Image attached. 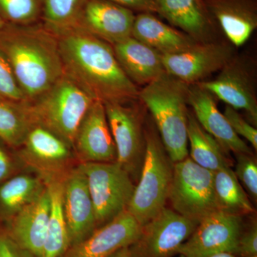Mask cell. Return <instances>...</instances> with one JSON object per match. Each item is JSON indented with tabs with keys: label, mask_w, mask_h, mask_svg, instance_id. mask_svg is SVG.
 <instances>
[{
	"label": "cell",
	"mask_w": 257,
	"mask_h": 257,
	"mask_svg": "<svg viewBox=\"0 0 257 257\" xmlns=\"http://www.w3.org/2000/svg\"><path fill=\"white\" fill-rule=\"evenodd\" d=\"M187 133L190 143V158L198 165L213 172L232 166L229 153L202 128L191 111Z\"/></svg>",
	"instance_id": "25"
},
{
	"label": "cell",
	"mask_w": 257,
	"mask_h": 257,
	"mask_svg": "<svg viewBox=\"0 0 257 257\" xmlns=\"http://www.w3.org/2000/svg\"><path fill=\"white\" fill-rule=\"evenodd\" d=\"M236 160L234 171L236 178L247 194L250 200L257 202V162L253 154H235Z\"/></svg>",
	"instance_id": "31"
},
{
	"label": "cell",
	"mask_w": 257,
	"mask_h": 257,
	"mask_svg": "<svg viewBox=\"0 0 257 257\" xmlns=\"http://www.w3.org/2000/svg\"><path fill=\"white\" fill-rule=\"evenodd\" d=\"M87 179L98 228L127 209L136 184L117 163H79Z\"/></svg>",
	"instance_id": "8"
},
{
	"label": "cell",
	"mask_w": 257,
	"mask_h": 257,
	"mask_svg": "<svg viewBox=\"0 0 257 257\" xmlns=\"http://www.w3.org/2000/svg\"><path fill=\"white\" fill-rule=\"evenodd\" d=\"M180 257H184L183 256H180ZM204 257H236L234 254L231 253H214V254L209 255V256Z\"/></svg>",
	"instance_id": "39"
},
{
	"label": "cell",
	"mask_w": 257,
	"mask_h": 257,
	"mask_svg": "<svg viewBox=\"0 0 257 257\" xmlns=\"http://www.w3.org/2000/svg\"><path fill=\"white\" fill-rule=\"evenodd\" d=\"M73 150L79 163L116 162V150L102 101L95 100L83 118Z\"/></svg>",
	"instance_id": "14"
},
{
	"label": "cell",
	"mask_w": 257,
	"mask_h": 257,
	"mask_svg": "<svg viewBox=\"0 0 257 257\" xmlns=\"http://www.w3.org/2000/svg\"><path fill=\"white\" fill-rule=\"evenodd\" d=\"M0 257H32L0 229Z\"/></svg>",
	"instance_id": "36"
},
{
	"label": "cell",
	"mask_w": 257,
	"mask_h": 257,
	"mask_svg": "<svg viewBox=\"0 0 257 257\" xmlns=\"http://www.w3.org/2000/svg\"><path fill=\"white\" fill-rule=\"evenodd\" d=\"M64 179L46 182L50 196V219L39 257H61L69 248L68 231L63 210Z\"/></svg>",
	"instance_id": "26"
},
{
	"label": "cell",
	"mask_w": 257,
	"mask_h": 257,
	"mask_svg": "<svg viewBox=\"0 0 257 257\" xmlns=\"http://www.w3.org/2000/svg\"><path fill=\"white\" fill-rule=\"evenodd\" d=\"M43 0H0V16L8 25L30 26L42 18Z\"/></svg>",
	"instance_id": "30"
},
{
	"label": "cell",
	"mask_w": 257,
	"mask_h": 257,
	"mask_svg": "<svg viewBox=\"0 0 257 257\" xmlns=\"http://www.w3.org/2000/svg\"><path fill=\"white\" fill-rule=\"evenodd\" d=\"M197 84L217 100L242 111L248 122L256 127L257 62L253 56L236 52L215 78Z\"/></svg>",
	"instance_id": "10"
},
{
	"label": "cell",
	"mask_w": 257,
	"mask_h": 257,
	"mask_svg": "<svg viewBox=\"0 0 257 257\" xmlns=\"http://www.w3.org/2000/svg\"><path fill=\"white\" fill-rule=\"evenodd\" d=\"M109 257H131L130 246L120 248V249L115 251Z\"/></svg>",
	"instance_id": "38"
},
{
	"label": "cell",
	"mask_w": 257,
	"mask_h": 257,
	"mask_svg": "<svg viewBox=\"0 0 257 257\" xmlns=\"http://www.w3.org/2000/svg\"><path fill=\"white\" fill-rule=\"evenodd\" d=\"M225 118L235 133L239 137H242L251 144L255 150H257V130L256 126L250 124L247 120L239 114V111L230 106H225Z\"/></svg>",
	"instance_id": "33"
},
{
	"label": "cell",
	"mask_w": 257,
	"mask_h": 257,
	"mask_svg": "<svg viewBox=\"0 0 257 257\" xmlns=\"http://www.w3.org/2000/svg\"><path fill=\"white\" fill-rule=\"evenodd\" d=\"M0 49L28 102L43 94L64 74L57 37L43 25H7L0 30Z\"/></svg>",
	"instance_id": "2"
},
{
	"label": "cell",
	"mask_w": 257,
	"mask_h": 257,
	"mask_svg": "<svg viewBox=\"0 0 257 257\" xmlns=\"http://www.w3.org/2000/svg\"><path fill=\"white\" fill-rule=\"evenodd\" d=\"M225 40L237 49L257 28V0H203Z\"/></svg>",
	"instance_id": "21"
},
{
	"label": "cell",
	"mask_w": 257,
	"mask_h": 257,
	"mask_svg": "<svg viewBox=\"0 0 257 257\" xmlns=\"http://www.w3.org/2000/svg\"><path fill=\"white\" fill-rule=\"evenodd\" d=\"M87 0H43V27L56 37L78 28Z\"/></svg>",
	"instance_id": "29"
},
{
	"label": "cell",
	"mask_w": 257,
	"mask_h": 257,
	"mask_svg": "<svg viewBox=\"0 0 257 257\" xmlns=\"http://www.w3.org/2000/svg\"><path fill=\"white\" fill-rule=\"evenodd\" d=\"M35 124L28 101L0 98V140L7 146L14 150L21 147Z\"/></svg>",
	"instance_id": "28"
},
{
	"label": "cell",
	"mask_w": 257,
	"mask_h": 257,
	"mask_svg": "<svg viewBox=\"0 0 257 257\" xmlns=\"http://www.w3.org/2000/svg\"><path fill=\"white\" fill-rule=\"evenodd\" d=\"M7 25H8V24L5 23V20L1 18V16H0V30L4 28Z\"/></svg>",
	"instance_id": "40"
},
{
	"label": "cell",
	"mask_w": 257,
	"mask_h": 257,
	"mask_svg": "<svg viewBox=\"0 0 257 257\" xmlns=\"http://www.w3.org/2000/svg\"><path fill=\"white\" fill-rule=\"evenodd\" d=\"M146 152L143 167L126 211L143 226L166 207L174 162L166 151L150 114L145 126Z\"/></svg>",
	"instance_id": "4"
},
{
	"label": "cell",
	"mask_w": 257,
	"mask_h": 257,
	"mask_svg": "<svg viewBox=\"0 0 257 257\" xmlns=\"http://www.w3.org/2000/svg\"><path fill=\"white\" fill-rule=\"evenodd\" d=\"M156 14L199 44L225 40L203 0H155Z\"/></svg>",
	"instance_id": "16"
},
{
	"label": "cell",
	"mask_w": 257,
	"mask_h": 257,
	"mask_svg": "<svg viewBox=\"0 0 257 257\" xmlns=\"http://www.w3.org/2000/svg\"><path fill=\"white\" fill-rule=\"evenodd\" d=\"M172 209L200 222L218 210L214 189V172L203 168L189 156L174 164L168 199Z\"/></svg>",
	"instance_id": "7"
},
{
	"label": "cell",
	"mask_w": 257,
	"mask_h": 257,
	"mask_svg": "<svg viewBox=\"0 0 257 257\" xmlns=\"http://www.w3.org/2000/svg\"><path fill=\"white\" fill-rule=\"evenodd\" d=\"M18 173L0 184V227L42 195L47 184L31 171Z\"/></svg>",
	"instance_id": "24"
},
{
	"label": "cell",
	"mask_w": 257,
	"mask_h": 257,
	"mask_svg": "<svg viewBox=\"0 0 257 257\" xmlns=\"http://www.w3.org/2000/svg\"><path fill=\"white\" fill-rule=\"evenodd\" d=\"M139 13H148L156 14L155 0H109Z\"/></svg>",
	"instance_id": "37"
},
{
	"label": "cell",
	"mask_w": 257,
	"mask_h": 257,
	"mask_svg": "<svg viewBox=\"0 0 257 257\" xmlns=\"http://www.w3.org/2000/svg\"><path fill=\"white\" fill-rule=\"evenodd\" d=\"M63 210L69 247L87 239L97 229L87 179L79 165L64 179Z\"/></svg>",
	"instance_id": "15"
},
{
	"label": "cell",
	"mask_w": 257,
	"mask_h": 257,
	"mask_svg": "<svg viewBox=\"0 0 257 257\" xmlns=\"http://www.w3.org/2000/svg\"><path fill=\"white\" fill-rule=\"evenodd\" d=\"M94 101L64 73L48 90L29 104L35 124L48 128L73 149L79 124Z\"/></svg>",
	"instance_id": "5"
},
{
	"label": "cell",
	"mask_w": 257,
	"mask_h": 257,
	"mask_svg": "<svg viewBox=\"0 0 257 257\" xmlns=\"http://www.w3.org/2000/svg\"><path fill=\"white\" fill-rule=\"evenodd\" d=\"M116 150V162L138 183L145 152V126L148 111L140 99L104 103Z\"/></svg>",
	"instance_id": "6"
},
{
	"label": "cell",
	"mask_w": 257,
	"mask_h": 257,
	"mask_svg": "<svg viewBox=\"0 0 257 257\" xmlns=\"http://www.w3.org/2000/svg\"><path fill=\"white\" fill-rule=\"evenodd\" d=\"M50 214L48 188L40 197L29 204L0 227L15 243L32 257L41 253Z\"/></svg>",
	"instance_id": "19"
},
{
	"label": "cell",
	"mask_w": 257,
	"mask_h": 257,
	"mask_svg": "<svg viewBox=\"0 0 257 257\" xmlns=\"http://www.w3.org/2000/svg\"><path fill=\"white\" fill-rule=\"evenodd\" d=\"M189 84L165 72L139 92L174 163L189 155Z\"/></svg>",
	"instance_id": "3"
},
{
	"label": "cell",
	"mask_w": 257,
	"mask_h": 257,
	"mask_svg": "<svg viewBox=\"0 0 257 257\" xmlns=\"http://www.w3.org/2000/svg\"><path fill=\"white\" fill-rule=\"evenodd\" d=\"M14 151L23 168L37 174L45 182L65 178L79 164L69 144L39 124L30 128L23 145Z\"/></svg>",
	"instance_id": "9"
},
{
	"label": "cell",
	"mask_w": 257,
	"mask_h": 257,
	"mask_svg": "<svg viewBox=\"0 0 257 257\" xmlns=\"http://www.w3.org/2000/svg\"><path fill=\"white\" fill-rule=\"evenodd\" d=\"M0 98L14 101H27L9 60L0 49Z\"/></svg>",
	"instance_id": "32"
},
{
	"label": "cell",
	"mask_w": 257,
	"mask_h": 257,
	"mask_svg": "<svg viewBox=\"0 0 257 257\" xmlns=\"http://www.w3.org/2000/svg\"><path fill=\"white\" fill-rule=\"evenodd\" d=\"M112 47L120 67L137 87H145L165 72L162 55L133 37Z\"/></svg>",
	"instance_id": "22"
},
{
	"label": "cell",
	"mask_w": 257,
	"mask_h": 257,
	"mask_svg": "<svg viewBox=\"0 0 257 257\" xmlns=\"http://www.w3.org/2000/svg\"><path fill=\"white\" fill-rule=\"evenodd\" d=\"M227 40L197 44L192 48L175 55H162L167 73L189 85L205 81L219 72L236 53Z\"/></svg>",
	"instance_id": "12"
},
{
	"label": "cell",
	"mask_w": 257,
	"mask_h": 257,
	"mask_svg": "<svg viewBox=\"0 0 257 257\" xmlns=\"http://www.w3.org/2000/svg\"><path fill=\"white\" fill-rule=\"evenodd\" d=\"M199 222L165 207L142 226L138 239L130 245L131 257H172L197 228Z\"/></svg>",
	"instance_id": "11"
},
{
	"label": "cell",
	"mask_w": 257,
	"mask_h": 257,
	"mask_svg": "<svg viewBox=\"0 0 257 257\" xmlns=\"http://www.w3.org/2000/svg\"><path fill=\"white\" fill-rule=\"evenodd\" d=\"M189 105L202 128L215 139L225 151L253 154L247 144L234 133L218 109L215 96L199 84L189 85Z\"/></svg>",
	"instance_id": "20"
},
{
	"label": "cell",
	"mask_w": 257,
	"mask_h": 257,
	"mask_svg": "<svg viewBox=\"0 0 257 257\" xmlns=\"http://www.w3.org/2000/svg\"><path fill=\"white\" fill-rule=\"evenodd\" d=\"M135 17L132 10L109 0H87L78 28L114 45L132 37Z\"/></svg>",
	"instance_id": "18"
},
{
	"label": "cell",
	"mask_w": 257,
	"mask_h": 257,
	"mask_svg": "<svg viewBox=\"0 0 257 257\" xmlns=\"http://www.w3.org/2000/svg\"><path fill=\"white\" fill-rule=\"evenodd\" d=\"M214 189L218 210L243 217L254 214L252 202L231 167L214 172Z\"/></svg>",
	"instance_id": "27"
},
{
	"label": "cell",
	"mask_w": 257,
	"mask_h": 257,
	"mask_svg": "<svg viewBox=\"0 0 257 257\" xmlns=\"http://www.w3.org/2000/svg\"><path fill=\"white\" fill-rule=\"evenodd\" d=\"M0 140V184L23 170L15 152Z\"/></svg>",
	"instance_id": "35"
},
{
	"label": "cell",
	"mask_w": 257,
	"mask_h": 257,
	"mask_svg": "<svg viewBox=\"0 0 257 257\" xmlns=\"http://www.w3.org/2000/svg\"><path fill=\"white\" fill-rule=\"evenodd\" d=\"M64 73L95 100L126 102L140 89L125 74L112 45L80 28L57 37Z\"/></svg>",
	"instance_id": "1"
},
{
	"label": "cell",
	"mask_w": 257,
	"mask_h": 257,
	"mask_svg": "<svg viewBox=\"0 0 257 257\" xmlns=\"http://www.w3.org/2000/svg\"><path fill=\"white\" fill-rule=\"evenodd\" d=\"M243 257H257V255H254V256H243Z\"/></svg>",
	"instance_id": "41"
},
{
	"label": "cell",
	"mask_w": 257,
	"mask_h": 257,
	"mask_svg": "<svg viewBox=\"0 0 257 257\" xmlns=\"http://www.w3.org/2000/svg\"><path fill=\"white\" fill-rule=\"evenodd\" d=\"M141 231V225L126 210L96 229L87 239L67 248L61 257H109L133 244Z\"/></svg>",
	"instance_id": "17"
},
{
	"label": "cell",
	"mask_w": 257,
	"mask_h": 257,
	"mask_svg": "<svg viewBox=\"0 0 257 257\" xmlns=\"http://www.w3.org/2000/svg\"><path fill=\"white\" fill-rule=\"evenodd\" d=\"M243 223V216L217 211L202 219L178 254L204 257L219 253H234Z\"/></svg>",
	"instance_id": "13"
},
{
	"label": "cell",
	"mask_w": 257,
	"mask_h": 257,
	"mask_svg": "<svg viewBox=\"0 0 257 257\" xmlns=\"http://www.w3.org/2000/svg\"><path fill=\"white\" fill-rule=\"evenodd\" d=\"M132 37L162 55L182 53L199 44L184 32L163 23L155 14L148 13L136 15Z\"/></svg>",
	"instance_id": "23"
},
{
	"label": "cell",
	"mask_w": 257,
	"mask_h": 257,
	"mask_svg": "<svg viewBox=\"0 0 257 257\" xmlns=\"http://www.w3.org/2000/svg\"><path fill=\"white\" fill-rule=\"evenodd\" d=\"M233 254L236 257L257 255V222L253 218L249 222L243 223L237 244Z\"/></svg>",
	"instance_id": "34"
}]
</instances>
